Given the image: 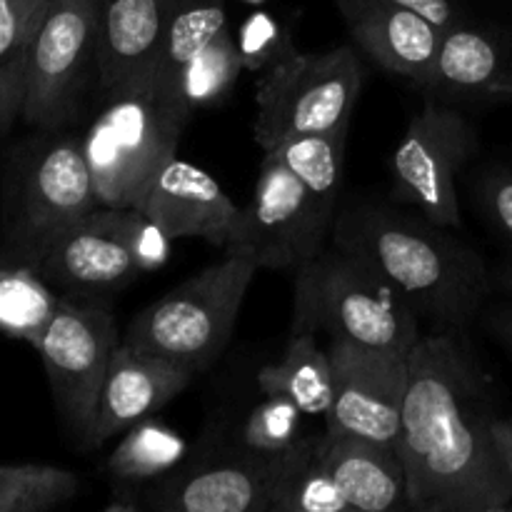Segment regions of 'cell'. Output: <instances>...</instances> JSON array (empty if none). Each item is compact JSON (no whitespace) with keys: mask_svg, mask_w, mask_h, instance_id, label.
<instances>
[{"mask_svg":"<svg viewBox=\"0 0 512 512\" xmlns=\"http://www.w3.org/2000/svg\"><path fill=\"white\" fill-rule=\"evenodd\" d=\"M488 383L455 330L423 335L408 355L398 453L408 510L512 512V483L490 438Z\"/></svg>","mask_w":512,"mask_h":512,"instance_id":"1","label":"cell"},{"mask_svg":"<svg viewBox=\"0 0 512 512\" xmlns=\"http://www.w3.org/2000/svg\"><path fill=\"white\" fill-rule=\"evenodd\" d=\"M425 215L378 203L345 205L335 213L333 245L368 263L440 330H463L483 313L493 273L470 245Z\"/></svg>","mask_w":512,"mask_h":512,"instance_id":"2","label":"cell"},{"mask_svg":"<svg viewBox=\"0 0 512 512\" xmlns=\"http://www.w3.org/2000/svg\"><path fill=\"white\" fill-rule=\"evenodd\" d=\"M103 103L83 135L98 203L138 208L160 168L178 155L193 115L148 70L105 95Z\"/></svg>","mask_w":512,"mask_h":512,"instance_id":"3","label":"cell"},{"mask_svg":"<svg viewBox=\"0 0 512 512\" xmlns=\"http://www.w3.org/2000/svg\"><path fill=\"white\" fill-rule=\"evenodd\" d=\"M290 330L328 333L330 340L410 355L420 343V318L408 300L368 263L333 245L295 270Z\"/></svg>","mask_w":512,"mask_h":512,"instance_id":"4","label":"cell"},{"mask_svg":"<svg viewBox=\"0 0 512 512\" xmlns=\"http://www.w3.org/2000/svg\"><path fill=\"white\" fill-rule=\"evenodd\" d=\"M258 270L260 263L248 250H225L218 263L140 310L130 320L123 343L173 360L195 375L203 373L223 355Z\"/></svg>","mask_w":512,"mask_h":512,"instance_id":"5","label":"cell"},{"mask_svg":"<svg viewBox=\"0 0 512 512\" xmlns=\"http://www.w3.org/2000/svg\"><path fill=\"white\" fill-rule=\"evenodd\" d=\"M360 90L363 63L353 45L290 55L255 85V140L268 153L295 135L348 130Z\"/></svg>","mask_w":512,"mask_h":512,"instance_id":"6","label":"cell"},{"mask_svg":"<svg viewBox=\"0 0 512 512\" xmlns=\"http://www.w3.org/2000/svg\"><path fill=\"white\" fill-rule=\"evenodd\" d=\"M103 0H50L33 33L20 118L55 130L75 115L98 75Z\"/></svg>","mask_w":512,"mask_h":512,"instance_id":"7","label":"cell"},{"mask_svg":"<svg viewBox=\"0 0 512 512\" xmlns=\"http://www.w3.org/2000/svg\"><path fill=\"white\" fill-rule=\"evenodd\" d=\"M120 343L118 325L105 305L60 295L53 320L33 345L43 360L60 420L80 448L93 430L105 373Z\"/></svg>","mask_w":512,"mask_h":512,"instance_id":"8","label":"cell"},{"mask_svg":"<svg viewBox=\"0 0 512 512\" xmlns=\"http://www.w3.org/2000/svg\"><path fill=\"white\" fill-rule=\"evenodd\" d=\"M478 150L473 123L438 98L425 100L410 118L393 153V200L413 205L435 225L463 228L458 175Z\"/></svg>","mask_w":512,"mask_h":512,"instance_id":"9","label":"cell"},{"mask_svg":"<svg viewBox=\"0 0 512 512\" xmlns=\"http://www.w3.org/2000/svg\"><path fill=\"white\" fill-rule=\"evenodd\" d=\"M335 213L310 195L278 155L265 153L253 198L240 208L225 250H248L260 268L298 270L323 250Z\"/></svg>","mask_w":512,"mask_h":512,"instance_id":"10","label":"cell"},{"mask_svg":"<svg viewBox=\"0 0 512 512\" xmlns=\"http://www.w3.org/2000/svg\"><path fill=\"white\" fill-rule=\"evenodd\" d=\"M83 138H58L25 163L13 198L10 240L23 263H33L63 230L98 208Z\"/></svg>","mask_w":512,"mask_h":512,"instance_id":"11","label":"cell"},{"mask_svg":"<svg viewBox=\"0 0 512 512\" xmlns=\"http://www.w3.org/2000/svg\"><path fill=\"white\" fill-rule=\"evenodd\" d=\"M283 455H260L240 445L180 465L160 483L110 500L108 510L153 512H268Z\"/></svg>","mask_w":512,"mask_h":512,"instance_id":"12","label":"cell"},{"mask_svg":"<svg viewBox=\"0 0 512 512\" xmlns=\"http://www.w3.org/2000/svg\"><path fill=\"white\" fill-rule=\"evenodd\" d=\"M333 403L330 435H353L398 448L408 390V355L330 340Z\"/></svg>","mask_w":512,"mask_h":512,"instance_id":"13","label":"cell"},{"mask_svg":"<svg viewBox=\"0 0 512 512\" xmlns=\"http://www.w3.org/2000/svg\"><path fill=\"white\" fill-rule=\"evenodd\" d=\"M133 208L98 205L58 235L33 260L50 285L78 295L108 293L133 283L143 268L130 243Z\"/></svg>","mask_w":512,"mask_h":512,"instance_id":"14","label":"cell"},{"mask_svg":"<svg viewBox=\"0 0 512 512\" xmlns=\"http://www.w3.org/2000/svg\"><path fill=\"white\" fill-rule=\"evenodd\" d=\"M360 53L428 93L445 30L415 10L385 0H335Z\"/></svg>","mask_w":512,"mask_h":512,"instance_id":"15","label":"cell"},{"mask_svg":"<svg viewBox=\"0 0 512 512\" xmlns=\"http://www.w3.org/2000/svg\"><path fill=\"white\" fill-rule=\"evenodd\" d=\"M138 208L170 240L200 238L223 250L240 213L213 175L178 155L160 168Z\"/></svg>","mask_w":512,"mask_h":512,"instance_id":"16","label":"cell"},{"mask_svg":"<svg viewBox=\"0 0 512 512\" xmlns=\"http://www.w3.org/2000/svg\"><path fill=\"white\" fill-rule=\"evenodd\" d=\"M193 378V370L173 360L120 343L105 373L93 430L83 448H100L105 440L123 435L138 420L155 415L175 395L183 393Z\"/></svg>","mask_w":512,"mask_h":512,"instance_id":"17","label":"cell"},{"mask_svg":"<svg viewBox=\"0 0 512 512\" xmlns=\"http://www.w3.org/2000/svg\"><path fill=\"white\" fill-rule=\"evenodd\" d=\"M425 95L473 103L512 100V33L468 25V20L445 30Z\"/></svg>","mask_w":512,"mask_h":512,"instance_id":"18","label":"cell"},{"mask_svg":"<svg viewBox=\"0 0 512 512\" xmlns=\"http://www.w3.org/2000/svg\"><path fill=\"white\" fill-rule=\"evenodd\" d=\"M178 0H108L98 45V98L143 73L153 60Z\"/></svg>","mask_w":512,"mask_h":512,"instance_id":"19","label":"cell"},{"mask_svg":"<svg viewBox=\"0 0 512 512\" xmlns=\"http://www.w3.org/2000/svg\"><path fill=\"white\" fill-rule=\"evenodd\" d=\"M325 465L350 510H408V478L395 445L325 430Z\"/></svg>","mask_w":512,"mask_h":512,"instance_id":"20","label":"cell"},{"mask_svg":"<svg viewBox=\"0 0 512 512\" xmlns=\"http://www.w3.org/2000/svg\"><path fill=\"white\" fill-rule=\"evenodd\" d=\"M190 450L183 435L170 428L158 415L138 420L120 438L110 453L105 470L113 483V498L140 493L160 483L188 460Z\"/></svg>","mask_w":512,"mask_h":512,"instance_id":"21","label":"cell"},{"mask_svg":"<svg viewBox=\"0 0 512 512\" xmlns=\"http://www.w3.org/2000/svg\"><path fill=\"white\" fill-rule=\"evenodd\" d=\"M313 330H290L283 358L258 373L263 395H280L298 405L305 415H328L333 403V365L320 348Z\"/></svg>","mask_w":512,"mask_h":512,"instance_id":"22","label":"cell"},{"mask_svg":"<svg viewBox=\"0 0 512 512\" xmlns=\"http://www.w3.org/2000/svg\"><path fill=\"white\" fill-rule=\"evenodd\" d=\"M268 512H350L325 465V433L285 450Z\"/></svg>","mask_w":512,"mask_h":512,"instance_id":"23","label":"cell"},{"mask_svg":"<svg viewBox=\"0 0 512 512\" xmlns=\"http://www.w3.org/2000/svg\"><path fill=\"white\" fill-rule=\"evenodd\" d=\"M60 295L30 263L0 260V333L35 345L58 310Z\"/></svg>","mask_w":512,"mask_h":512,"instance_id":"24","label":"cell"},{"mask_svg":"<svg viewBox=\"0 0 512 512\" xmlns=\"http://www.w3.org/2000/svg\"><path fill=\"white\" fill-rule=\"evenodd\" d=\"M245 73L238 40L228 28L220 30L168 85L190 115L223 103Z\"/></svg>","mask_w":512,"mask_h":512,"instance_id":"25","label":"cell"},{"mask_svg":"<svg viewBox=\"0 0 512 512\" xmlns=\"http://www.w3.org/2000/svg\"><path fill=\"white\" fill-rule=\"evenodd\" d=\"M225 28V0H178L168 30L145 70L160 83L170 85L175 75Z\"/></svg>","mask_w":512,"mask_h":512,"instance_id":"26","label":"cell"},{"mask_svg":"<svg viewBox=\"0 0 512 512\" xmlns=\"http://www.w3.org/2000/svg\"><path fill=\"white\" fill-rule=\"evenodd\" d=\"M345 140L348 130L295 135L268 153L278 155L325 208L338 210L345 170Z\"/></svg>","mask_w":512,"mask_h":512,"instance_id":"27","label":"cell"},{"mask_svg":"<svg viewBox=\"0 0 512 512\" xmlns=\"http://www.w3.org/2000/svg\"><path fill=\"white\" fill-rule=\"evenodd\" d=\"M80 493V478L55 465H0V512H43Z\"/></svg>","mask_w":512,"mask_h":512,"instance_id":"28","label":"cell"},{"mask_svg":"<svg viewBox=\"0 0 512 512\" xmlns=\"http://www.w3.org/2000/svg\"><path fill=\"white\" fill-rule=\"evenodd\" d=\"M33 33L15 0H0V138L13 128L23 110Z\"/></svg>","mask_w":512,"mask_h":512,"instance_id":"29","label":"cell"},{"mask_svg":"<svg viewBox=\"0 0 512 512\" xmlns=\"http://www.w3.org/2000/svg\"><path fill=\"white\" fill-rule=\"evenodd\" d=\"M305 413L295 403L280 395H265L248 418L243 420V428L238 433V445L245 450H253L260 455H280L293 448L298 440L305 438L303 433Z\"/></svg>","mask_w":512,"mask_h":512,"instance_id":"30","label":"cell"},{"mask_svg":"<svg viewBox=\"0 0 512 512\" xmlns=\"http://www.w3.org/2000/svg\"><path fill=\"white\" fill-rule=\"evenodd\" d=\"M235 40H238L245 73H265V70L275 68L290 55L298 53L293 35L285 28L283 20L265 13V10H258L250 18H245Z\"/></svg>","mask_w":512,"mask_h":512,"instance_id":"31","label":"cell"},{"mask_svg":"<svg viewBox=\"0 0 512 512\" xmlns=\"http://www.w3.org/2000/svg\"><path fill=\"white\" fill-rule=\"evenodd\" d=\"M478 200L485 215L512 248V170L495 168L480 178Z\"/></svg>","mask_w":512,"mask_h":512,"instance_id":"32","label":"cell"},{"mask_svg":"<svg viewBox=\"0 0 512 512\" xmlns=\"http://www.w3.org/2000/svg\"><path fill=\"white\" fill-rule=\"evenodd\" d=\"M385 3L403 5V8L415 10V13L425 15L428 20H433L435 25H440L443 30H450L453 25L465 23V15L455 8L450 0H385Z\"/></svg>","mask_w":512,"mask_h":512,"instance_id":"33","label":"cell"},{"mask_svg":"<svg viewBox=\"0 0 512 512\" xmlns=\"http://www.w3.org/2000/svg\"><path fill=\"white\" fill-rule=\"evenodd\" d=\"M490 438H493L500 465L512 483V418H503V415L495 413L490 420Z\"/></svg>","mask_w":512,"mask_h":512,"instance_id":"34","label":"cell"},{"mask_svg":"<svg viewBox=\"0 0 512 512\" xmlns=\"http://www.w3.org/2000/svg\"><path fill=\"white\" fill-rule=\"evenodd\" d=\"M490 328H493L495 338L512 353V300L508 305H500V308L490 313Z\"/></svg>","mask_w":512,"mask_h":512,"instance_id":"35","label":"cell"},{"mask_svg":"<svg viewBox=\"0 0 512 512\" xmlns=\"http://www.w3.org/2000/svg\"><path fill=\"white\" fill-rule=\"evenodd\" d=\"M48 3H50V0H15L20 15H23L25 23H28L33 30L38 28V23H40V18H43Z\"/></svg>","mask_w":512,"mask_h":512,"instance_id":"36","label":"cell"},{"mask_svg":"<svg viewBox=\"0 0 512 512\" xmlns=\"http://www.w3.org/2000/svg\"><path fill=\"white\" fill-rule=\"evenodd\" d=\"M498 285L505 290V295L512 300V255L508 258V263L498 270Z\"/></svg>","mask_w":512,"mask_h":512,"instance_id":"37","label":"cell"},{"mask_svg":"<svg viewBox=\"0 0 512 512\" xmlns=\"http://www.w3.org/2000/svg\"><path fill=\"white\" fill-rule=\"evenodd\" d=\"M243 3H250V5H258V3H263V0H243Z\"/></svg>","mask_w":512,"mask_h":512,"instance_id":"38","label":"cell"},{"mask_svg":"<svg viewBox=\"0 0 512 512\" xmlns=\"http://www.w3.org/2000/svg\"><path fill=\"white\" fill-rule=\"evenodd\" d=\"M103 3H108V0H103Z\"/></svg>","mask_w":512,"mask_h":512,"instance_id":"39","label":"cell"}]
</instances>
